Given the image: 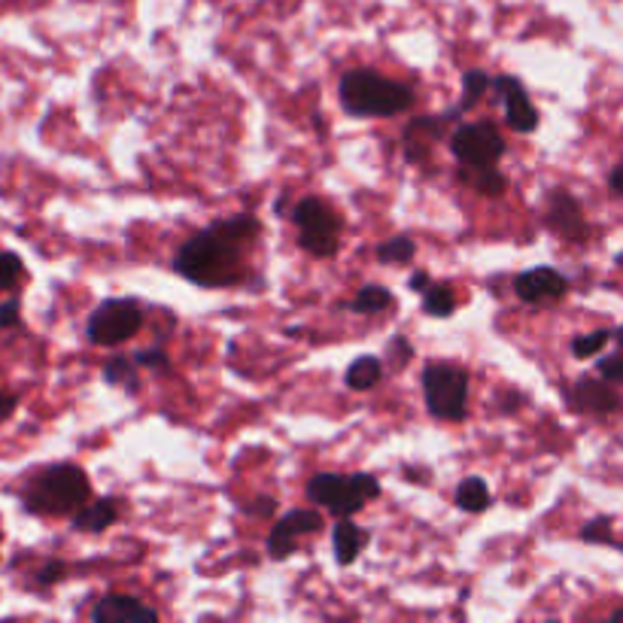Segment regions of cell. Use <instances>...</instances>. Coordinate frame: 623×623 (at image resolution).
Instances as JSON below:
<instances>
[{
    "mask_svg": "<svg viewBox=\"0 0 623 623\" xmlns=\"http://www.w3.org/2000/svg\"><path fill=\"white\" fill-rule=\"evenodd\" d=\"M259 219L253 213H238L231 219H219L189 241L173 255V271L189 284L231 286L243 277V259L259 241Z\"/></svg>",
    "mask_w": 623,
    "mask_h": 623,
    "instance_id": "1",
    "label": "cell"
},
{
    "mask_svg": "<svg viewBox=\"0 0 623 623\" xmlns=\"http://www.w3.org/2000/svg\"><path fill=\"white\" fill-rule=\"evenodd\" d=\"M92 499L88 475L76 463H56L40 468L22 490V505L37 517L76 514Z\"/></svg>",
    "mask_w": 623,
    "mask_h": 623,
    "instance_id": "2",
    "label": "cell"
},
{
    "mask_svg": "<svg viewBox=\"0 0 623 623\" xmlns=\"http://www.w3.org/2000/svg\"><path fill=\"white\" fill-rule=\"evenodd\" d=\"M338 95L344 113L366 116V119L408 113L414 104V92L408 85L386 80L378 71H366V68L344 73Z\"/></svg>",
    "mask_w": 623,
    "mask_h": 623,
    "instance_id": "3",
    "label": "cell"
},
{
    "mask_svg": "<svg viewBox=\"0 0 623 623\" xmlns=\"http://www.w3.org/2000/svg\"><path fill=\"white\" fill-rule=\"evenodd\" d=\"M378 496H381V483L374 475H366V471H356V475L323 471V475H313L311 483H308V499L335 517H354L356 511H362L366 502Z\"/></svg>",
    "mask_w": 623,
    "mask_h": 623,
    "instance_id": "4",
    "label": "cell"
},
{
    "mask_svg": "<svg viewBox=\"0 0 623 623\" xmlns=\"http://www.w3.org/2000/svg\"><path fill=\"white\" fill-rule=\"evenodd\" d=\"M423 398L429 414L444 423L468 417V371L451 362H429L423 369Z\"/></svg>",
    "mask_w": 623,
    "mask_h": 623,
    "instance_id": "5",
    "label": "cell"
},
{
    "mask_svg": "<svg viewBox=\"0 0 623 623\" xmlns=\"http://www.w3.org/2000/svg\"><path fill=\"white\" fill-rule=\"evenodd\" d=\"M292 223L298 226V247L304 253L316 255V259H328L338 253L340 247V216L326 201L320 199H301L292 207Z\"/></svg>",
    "mask_w": 623,
    "mask_h": 623,
    "instance_id": "6",
    "label": "cell"
},
{
    "mask_svg": "<svg viewBox=\"0 0 623 623\" xmlns=\"http://www.w3.org/2000/svg\"><path fill=\"white\" fill-rule=\"evenodd\" d=\"M143 326V308L134 298H107L92 311L85 335L95 347H119L131 340Z\"/></svg>",
    "mask_w": 623,
    "mask_h": 623,
    "instance_id": "7",
    "label": "cell"
},
{
    "mask_svg": "<svg viewBox=\"0 0 623 623\" xmlns=\"http://www.w3.org/2000/svg\"><path fill=\"white\" fill-rule=\"evenodd\" d=\"M451 153L459 165H496L505 156V137L493 122H468L454 128Z\"/></svg>",
    "mask_w": 623,
    "mask_h": 623,
    "instance_id": "8",
    "label": "cell"
},
{
    "mask_svg": "<svg viewBox=\"0 0 623 623\" xmlns=\"http://www.w3.org/2000/svg\"><path fill=\"white\" fill-rule=\"evenodd\" d=\"M323 529V514L313 508H296L284 514L274 529L268 532V556L271 560H286L289 553H296L298 539L316 536Z\"/></svg>",
    "mask_w": 623,
    "mask_h": 623,
    "instance_id": "9",
    "label": "cell"
},
{
    "mask_svg": "<svg viewBox=\"0 0 623 623\" xmlns=\"http://www.w3.org/2000/svg\"><path fill=\"white\" fill-rule=\"evenodd\" d=\"M490 88L496 92L502 107H505V119H508L511 131L532 134V131L539 128V110H536V104L529 100L524 83H520L517 76L502 73V76H496V80L490 83Z\"/></svg>",
    "mask_w": 623,
    "mask_h": 623,
    "instance_id": "10",
    "label": "cell"
},
{
    "mask_svg": "<svg viewBox=\"0 0 623 623\" xmlns=\"http://www.w3.org/2000/svg\"><path fill=\"white\" fill-rule=\"evenodd\" d=\"M514 292H517V298H520L524 304H532V308H539V304H548V301H560V298L566 296L568 280L556 268H548V265H541V268L524 271V274L514 280Z\"/></svg>",
    "mask_w": 623,
    "mask_h": 623,
    "instance_id": "11",
    "label": "cell"
},
{
    "mask_svg": "<svg viewBox=\"0 0 623 623\" xmlns=\"http://www.w3.org/2000/svg\"><path fill=\"white\" fill-rule=\"evenodd\" d=\"M92 621L95 623H143L158 621V611L146 606L137 596L125 594H107L98 599V606L92 609Z\"/></svg>",
    "mask_w": 623,
    "mask_h": 623,
    "instance_id": "12",
    "label": "cell"
},
{
    "mask_svg": "<svg viewBox=\"0 0 623 623\" xmlns=\"http://www.w3.org/2000/svg\"><path fill=\"white\" fill-rule=\"evenodd\" d=\"M459 113H463V107H454V110H447V113L439 116V119H435V116H420V119H414L411 125L405 128V153H408V158H414V161L426 158L429 146L441 141L444 128L451 125L454 119H459Z\"/></svg>",
    "mask_w": 623,
    "mask_h": 623,
    "instance_id": "13",
    "label": "cell"
},
{
    "mask_svg": "<svg viewBox=\"0 0 623 623\" xmlns=\"http://www.w3.org/2000/svg\"><path fill=\"white\" fill-rule=\"evenodd\" d=\"M572 405L584 414H596V417H606V414L621 411V396L614 390V383L609 381H594V378H582L575 383V390L568 393Z\"/></svg>",
    "mask_w": 623,
    "mask_h": 623,
    "instance_id": "14",
    "label": "cell"
},
{
    "mask_svg": "<svg viewBox=\"0 0 623 623\" xmlns=\"http://www.w3.org/2000/svg\"><path fill=\"white\" fill-rule=\"evenodd\" d=\"M548 226L560 231L568 241H584V213L582 204L572 199L568 192H553L551 204H548Z\"/></svg>",
    "mask_w": 623,
    "mask_h": 623,
    "instance_id": "15",
    "label": "cell"
},
{
    "mask_svg": "<svg viewBox=\"0 0 623 623\" xmlns=\"http://www.w3.org/2000/svg\"><path fill=\"white\" fill-rule=\"evenodd\" d=\"M119 499L107 496V499H88L83 508L73 514V529L76 532H88V536H100V532H107L110 526L116 524V517H119Z\"/></svg>",
    "mask_w": 623,
    "mask_h": 623,
    "instance_id": "16",
    "label": "cell"
},
{
    "mask_svg": "<svg viewBox=\"0 0 623 623\" xmlns=\"http://www.w3.org/2000/svg\"><path fill=\"white\" fill-rule=\"evenodd\" d=\"M369 532L362 526H356L350 517H338L335 532H332V548H335V560L338 566H354L356 556L366 551L369 544Z\"/></svg>",
    "mask_w": 623,
    "mask_h": 623,
    "instance_id": "17",
    "label": "cell"
},
{
    "mask_svg": "<svg viewBox=\"0 0 623 623\" xmlns=\"http://www.w3.org/2000/svg\"><path fill=\"white\" fill-rule=\"evenodd\" d=\"M459 180L471 185L475 192H481L483 199H499L508 189V177L496 165H463Z\"/></svg>",
    "mask_w": 623,
    "mask_h": 623,
    "instance_id": "18",
    "label": "cell"
},
{
    "mask_svg": "<svg viewBox=\"0 0 623 623\" xmlns=\"http://www.w3.org/2000/svg\"><path fill=\"white\" fill-rule=\"evenodd\" d=\"M383 378V362L378 356H359L347 369V386L356 393H366L371 386H378Z\"/></svg>",
    "mask_w": 623,
    "mask_h": 623,
    "instance_id": "19",
    "label": "cell"
},
{
    "mask_svg": "<svg viewBox=\"0 0 623 623\" xmlns=\"http://www.w3.org/2000/svg\"><path fill=\"white\" fill-rule=\"evenodd\" d=\"M137 359H131V356H113L107 366H104V381L113 383V386H122L125 393H137L141 390V383H137Z\"/></svg>",
    "mask_w": 623,
    "mask_h": 623,
    "instance_id": "20",
    "label": "cell"
},
{
    "mask_svg": "<svg viewBox=\"0 0 623 623\" xmlns=\"http://www.w3.org/2000/svg\"><path fill=\"white\" fill-rule=\"evenodd\" d=\"M454 499L456 505L468 511V514H481V511L490 508V487L483 483V478L471 475V478H466V481L456 487Z\"/></svg>",
    "mask_w": 623,
    "mask_h": 623,
    "instance_id": "21",
    "label": "cell"
},
{
    "mask_svg": "<svg viewBox=\"0 0 623 623\" xmlns=\"http://www.w3.org/2000/svg\"><path fill=\"white\" fill-rule=\"evenodd\" d=\"M423 311L435 320H447L454 316L456 311V296L451 286L444 284H429V289L423 292Z\"/></svg>",
    "mask_w": 623,
    "mask_h": 623,
    "instance_id": "22",
    "label": "cell"
},
{
    "mask_svg": "<svg viewBox=\"0 0 623 623\" xmlns=\"http://www.w3.org/2000/svg\"><path fill=\"white\" fill-rule=\"evenodd\" d=\"M390 304H393V292L374 284L362 286V289L356 292L354 301H350V308H354L356 313H381L386 311Z\"/></svg>",
    "mask_w": 623,
    "mask_h": 623,
    "instance_id": "23",
    "label": "cell"
},
{
    "mask_svg": "<svg viewBox=\"0 0 623 623\" xmlns=\"http://www.w3.org/2000/svg\"><path fill=\"white\" fill-rule=\"evenodd\" d=\"M414 255H417V243L408 235H396V238H390V241H383L378 247V259L390 262V265H405V262H411Z\"/></svg>",
    "mask_w": 623,
    "mask_h": 623,
    "instance_id": "24",
    "label": "cell"
},
{
    "mask_svg": "<svg viewBox=\"0 0 623 623\" xmlns=\"http://www.w3.org/2000/svg\"><path fill=\"white\" fill-rule=\"evenodd\" d=\"M25 280V262L19 259V253L3 250L0 253V292H15Z\"/></svg>",
    "mask_w": 623,
    "mask_h": 623,
    "instance_id": "25",
    "label": "cell"
},
{
    "mask_svg": "<svg viewBox=\"0 0 623 623\" xmlns=\"http://www.w3.org/2000/svg\"><path fill=\"white\" fill-rule=\"evenodd\" d=\"M490 76L483 71H466V76H463V100H459V107H463V113L466 110H471L475 104H481V98L490 92Z\"/></svg>",
    "mask_w": 623,
    "mask_h": 623,
    "instance_id": "26",
    "label": "cell"
},
{
    "mask_svg": "<svg viewBox=\"0 0 623 623\" xmlns=\"http://www.w3.org/2000/svg\"><path fill=\"white\" fill-rule=\"evenodd\" d=\"M611 340L609 328H596L590 335H582V338L572 340V356L578 359H590V356L602 354V347Z\"/></svg>",
    "mask_w": 623,
    "mask_h": 623,
    "instance_id": "27",
    "label": "cell"
},
{
    "mask_svg": "<svg viewBox=\"0 0 623 623\" xmlns=\"http://www.w3.org/2000/svg\"><path fill=\"white\" fill-rule=\"evenodd\" d=\"M137 359V366L146 371H156V374H165L170 371V359L168 354L161 350V347H149V350H141V354H134Z\"/></svg>",
    "mask_w": 623,
    "mask_h": 623,
    "instance_id": "28",
    "label": "cell"
},
{
    "mask_svg": "<svg viewBox=\"0 0 623 623\" xmlns=\"http://www.w3.org/2000/svg\"><path fill=\"white\" fill-rule=\"evenodd\" d=\"M22 326V301L19 296H10L0 301V328H15Z\"/></svg>",
    "mask_w": 623,
    "mask_h": 623,
    "instance_id": "29",
    "label": "cell"
},
{
    "mask_svg": "<svg viewBox=\"0 0 623 623\" xmlns=\"http://www.w3.org/2000/svg\"><path fill=\"white\" fill-rule=\"evenodd\" d=\"M596 371L609 383H623V350H618L614 356H602L596 362Z\"/></svg>",
    "mask_w": 623,
    "mask_h": 623,
    "instance_id": "30",
    "label": "cell"
},
{
    "mask_svg": "<svg viewBox=\"0 0 623 623\" xmlns=\"http://www.w3.org/2000/svg\"><path fill=\"white\" fill-rule=\"evenodd\" d=\"M582 539L590 541V544H599V541H611V520L609 517H596L590 524L582 529Z\"/></svg>",
    "mask_w": 623,
    "mask_h": 623,
    "instance_id": "31",
    "label": "cell"
},
{
    "mask_svg": "<svg viewBox=\"0 0 623 623\" xmlns=\"http://www.w3.org/2000/svg\"><path fill=\"white\" fill-rule=\"evenodd\" d=\"M64 572H68V566H64L61 560H49V563L37 572V584H43V587H52V584H58L61 578H64Z\"/></svg>",
    "mask_w": 623,
    "mask_h": 623,
    "instance_id": "32",
    "label": "cell"
},
{
    "mask_svg": "<svg viewBox=\"0 0 623 623\" xmlns=\"http://www.w3.org/2000/svg\"><path fill=\"white\" fill-rule=\"evenodd\" d=\"M386 356H393V369H402L414 356V347L405 338H393L390 340V354Z\"/></svg>",
    "mask_w": 623,
    "mask_h": 623,
    "instance_id": "33",
    "label": "cell"
},
{
    "mask_svg": "<svg viewBox=\"0 0 623 623\" xmlns=\"http://www.w3.org/2000/svg\"><path fill=\"white\" fill-rule=\"evenodd\" d=\"M15 408H19V393L3 390V393H0V423H7L15 414Z\"/></svg>",
    "mask_w": 623,
    "mask_h": 623,
    "instance_id": "34",
    "label": "cell"
},
{
    "mask_svg": "<svg viewBox=\"0 0 623 623\" xmlns=\"http://www.w3.org/2000/svg\"><path fill=\"white\" fill-rule=\"evenodd\" d=\"M274 508H277V502L271 496H262V499H255V505H247V514H253V517H271L274 514Z\"/></svg>",
    "mask_w": 623,
    "mask_h": 623,
    "instance_id": "35",
    "label": "cell"
},
{
    "mask_svg": "<svg viewBox=\"0 0 623 623\" xmlns=\"http://www.w3.org/2000/svg\"><path fill=\"white\" fill-rule=\"evenodd\" d=\"M609 185H611V192H614V195H623V161L618 165V168L611 170Z\"/></svg>",
    "mask_w": 623,
    "mask_h": 623,
    "instance_id": "36",
    "label": "cell"
},
{
    "mask_svg": "<svg viewBox=\"0 0 623 623\" xmlns=\"http://www.w3.org/2000/svg\"><path fill=\"white\" fill-rule=\"evenodd\" d=\"M414 292H426L429 289V274L426 271H414L411 274V284H408Z\"/></svg>",
    "mask_w": 623,
    "mask_h": 623,
    "instance_id": "37",
    "label": "cell"
},
{
    "mask_svg": "<svg viewBox=\"0 0 623 623\" xmlns=\"http://www.w3.org/2000/svg\"><path fill=\"white\" fill-rule=\"evenodd\" d=\"M611 338H614V344H618V350H623V326L614 328V332H611Z\"/></svg>",
    "mask_w": 623,
    "mask_h": 623,
    "instance_id": "38",
    "label": "cell"
},
{
    "mask_svg": "<svg viewBox=\"0 0 623 623\" xmlns=\"http://www.w3.org/2000/svg\"><path fill=\"white\" fill-rule=\"evenodd\" d=\"M611 621H623V609L614 611V614H611Z\"/></svg>",
    "mask_w": 623,
    "mask_h": 623,
    "instance_id": "39",
    "label": "cell"
},
{
    "mask_svg": "<svg viewBox=\"0 0 623 623\" xmlns=\"http://www.w3.org/2000/svg\"><path fill=\"white\" fill-rule=\"evenodd\" d=\"M0 541H3V532H0Z\"/></svg>",
    "mask_w": 623,
    "mask_h": 623,
    "instance_id": "40",
    "label": "cell"
}]
</instances>
